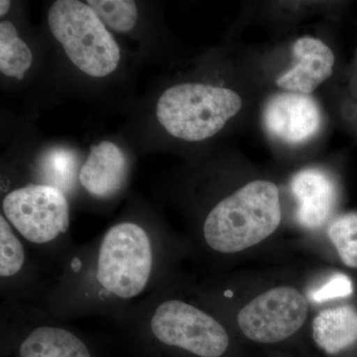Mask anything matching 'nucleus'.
I'll return each instance as SVG.
<instances>
[{
  "mask_svg": "<svg viewBox=\"0 0 357 357\" xmlns=\"http://www.w3.org/2000/svg\"><path fill=\"white\" fill-rule=\"evenodd\" d=\"M277 185L256 180L222 199L204 222V237L211 249L236 253L261 243L281 222Z\"/></svg>",
  "mask_w": 357,
  "mask_h": 357,
  "instance_id": "1",
  "label": "nucleus"
},
{
  "mask_svg": "<svg viewBox=\"0 0 357 357\" xmlns=\"http://www.w3.org/2000/svg\"><path fill=\"white\" fill-rule=\"evenodd\" d=\"M241 107L243 100L232 89L185 83L162 93L156 105V116L174 137L198 142L220 132Z\"/></svg>",
  "mask_w": 357,
  "mask_h": 357,
  "instance_id": "2",
  "label": "nucleus"
},
{
  "mask_svg": "<svg viewBox=\"0 0 357 357\" xmlns=\"http://www.w3.org/2000/svg\"><path fill=\"white\" fill-rule=\"evenodd\" d=\"M48 22L70 62L84 74L107 77L119 67V44L88 3L58 0L50 7Z\"/></svg>",
  "mask_w": 357,
  "mask_h": 357,
  "instance_id": "3",
  "label": "nucleus"
},
{
  "mask_svg": "<svg viewBox=\"0 0 357 357\" xmlns=\"http://www.w3.org/2000/svg\"><path fill=\"white\" fill-rule=\"evenodd\" d=\"M153 243L135 222L110 227L102 238L96 261L98 288L110 297L130 300L146 289L154 269Z\"/></svg>",
  "mask_w": 357,
  "mask_h": 357,
  "instance_id": "4",
  "label": "nucleus"
},
{
  "mask_svg": "<svg viewBox=\"0 0 357 357\" xmlns=\"http://www.w3.org/2000/svg\"><path fill=\"white\" fill-rule=\"evenodd\" d=\"M150 331L161 344L199 357H220L229 344L220 321L180 300H167L152 312Z\"/></svg>",
  "mask_w": 357,
  "mask_h": 357,
  "instance_id": "5",
  "label": "nucleus"
},
{
  "mask_svg": "<svg viewBox=\"0 0 357 357\" xmlns=\"http://www.w3.org/2000/svg\"><path fill=\"white\" fill-rule=\"evenodd\" d=\"M2 210L30 243H50L69 229V203L64 192L52 185L28 184L13 190L4 197Z\"/></svg>",
  "mask_w": 357,
  "mask_h": 357,
  "instance_id": "6",
  "label": "nucleus"
},
{
  "mask_svg": "<svg viewBox=\"0 0 357 357\" xmlns=\"http://www.w3.org/2000/svg\"><path fill=\"white\" fill-rule=\"evenodd\" d=\"M306 298L291 287L267 291L248 303L237 316L245 337L261 344H274L291 337L306 321Z\"/></svg>",
  "mask_w": 357,
  "mask_h": 357,
  "instance_id": "7",
  "label": "nucleus"
},
{
  "mask_svg": "<svg viewBox=\"0 0 357 357\" xmlns=\"http://www.w3.org/2000/svg\"><path fill=\"white\" fill-rule=\"evenodd\" d=\"M263 119L273 137L289 144H300L318 132L321 114L312 96L288 91L267 102Z\"/></svg>",
  "mask_w": 357,
  "mask_h": 357,
  "instance_id": "8",
  "label": "nucleus"
},
{
  "mask_svg": "<svg viewBox=\"0 0 357 357\" xmlns=\"http://www.w3.org/2000/svg\"><path fill=\"white\" fill-rule=\"evenodd\" d=\"M298 63L277 79V86L292 93H311L333 75L335 55L321 40L303 37L294 44Z\"/></svg>",
  "mask_w": 357,
  "mask_h": 357,
  "instance_id": "9",
  "label": "nucleus"
},
{
  "mask_svg": "<svg viewBox=\"0 0 357 357\" xmlns=\"http://www.w3.org/2000/svg\"><path fill=\"white\" fill-rule=\"evenodd\" d=\"M128 173V160L123 151L110 141L91 146L79 172L84 190L96 198L105 199L119 191Z\"/></svg>",
  "mask_w": 357,
  "mask_h": 357,
  "instance_id": "10",
  "label": "nucleus"
},
{
  "mask_svg": "<svg viewBox=\"0 0 357 357\" xmlns=\"http://www.w3.org/2000/svg\"><path fill=\"white\" fill-rule=\"evenodd\" d=\"M294 197L299 203L297 220L307 229L321 227L328 220L335 202V188L323 171L305 169L291 182Z\"/></svg>",
  "mask_w": 357,
  "mask_h": 357,
  "instance_id": "11",
  "label": "nucleus"
},
{
  "mask_svg": "<svg viewBox=\"0 0 357 357\" xmlns=\"http://www.w3.org/2000/svg\"><path fill=\"white\" fill-rule=\"evenodd\" d=\"M20 357H91L88 347L75 333L55 326H40L26 335Z\"/></svg>",
  "mask_w": 357,
  "mask_h": 357,
  "instance_id": "12",
  "label": "nucleus"
},
{
  "mask_svg": "<svg viewBox=\"0 0 357 357\" xmlns=\"http://www.w3.org/2000/svg\"><path fill=\"white\" fill-rule=\"evenodd\" d=\"M312 337L331 354L351 347L357 340V312L342 306L319 312L312 323Z\"/></svg>",
  "mask_w": 357,
  "mask_h": 357,
  "instance_id": "13",
  "label": "nucleus"
},
{
  "mask_svg": "<svg viewBox=\"0 0 357 357\" xmlns=\"http://www.w3.org/2000/svg\"><path fill=\"white\" fill-rule=\"evenodd\" d=\"M32 52L8 20L0 23V70L4 76L22 79L31 67Z\"/></svg>",
  "mask_w": 357,
  "mask_h": 357,
  "instance_id": "14",
  "label": "nucleus"
},
{
  "mask_svg": "<svg viewBox=\"0 0 357 357\" xmlns=\"http://www.w3.org/2000/svg\"><path fill=\"white\" fill-rule=\"evenodd\" d=\"M77 155L67 148L56 147L49 149L40 157L39 173L44 185L67 191L77 176Z\"/></svg>",
  "mask_w": 357,
  "mask_h": 357,
  "instance_id": "15",
  "label": "nucleus"
},
{
  "mask_svg": "<svg viewBox=\"0 0 357 357\" xmlns=\"http://www.w3.org/2000/svg\"><path fill=\"white\" fill-rule=\"evenodd\" d=\"M86 3L114 31L129 32L137 22V6L131 0H89Z\"/></svg>",
  "mask_w": 357,
  "mask_h": 357,
  "instance_id": "16",
  "label": "nucleus"
},
{
  "mask_svg": "<svg viewBox=\"0 0 357 357\" xmlns=\"http://www.w3.org/2000/svg\"><path fill=\"white\" fill-rule=\"evenodd\" d=\"M24 246L13 231V225L0 215V275L2 279L13 278L24 267Z\"/></svg>",
  "mask_w": 357,
  "mask_h": 357,
  "instance_id": "17",
  "label": "nucleus"
},
{
  "mask_svg": "<svg viewBox=\"0 0 357 357\" xmlns=\"http://www.w3.org/2000/svg\"><path fill=\"white\" fill-rule=\"evenodd\" d=\"M354 287L351 279L344 274H337L326 282L321 288L310 294L312 301L317 303L326 302L335 298L347 297L351 295Z\"/></svg>",
  "mask_w": 357,
  "mask_h": 357,
  "instance_id": "18",
  "label": "nucleus"
},
{
  "mask_svg": "<svg viewBox=\"0 0 357 357\" xmlns=\"http://www.w3.org/2000/svg\"><path fill=\"white\" fill-rule=\"evenodd\" d=\"M328 234L337 250L349 243L351 236L357 234L356 213H349L338 218L328 227Z\"/></svg>",
  "mask_w": 357,
  "mask_h": 357,
  "instance_id": "19",
  "label": "nucleus"
},
{
  "mask_svg": "<svg viewBox=\"0 0 357 357\" xmlns=\"http://www.w3.org/2000/svg\"><path fill=\"white\" fill-rule=\"evenodd\" d=\"M340 259L349 267L357 268V241H351L337 249Z\"/></svg>",
  "mask_w": 357,
  "mask_h": 357,
  "instance_id": "20",
  "label": "nucleus"
},
{
  "mask_svg": "<svg viewBox=\"0 0 357 357\" xmlns=\"http://www.w3.org/2000/svg\"><path fill=\"white\" fill-rule=\"evenodd\" d=\"M10 6L11 1H9V0H1V1H0V15H1V17H3V16L8 13Z\"/></svg>",
  "mask_w": 357,
  "mask_h": 357,
  "instance_id": "21",
  "label": "nucleus"
}]
</instances>
